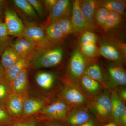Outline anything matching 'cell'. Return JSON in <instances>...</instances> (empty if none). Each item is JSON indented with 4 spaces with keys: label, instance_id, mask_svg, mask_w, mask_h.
<instances>
[{
    "label": "cell",
    "instance_id": "obj_1",
    "mask_svg": "<svg viewBox=\"0 0 126 126\" xmlns=\"http://www.w3.org/2000/svg\"><path fill=\"white\" fill-rule=\"evenodd\" d=\"M63 55L61 47L39 50L38 53H34L31 65L34 69L55 67L61 62Z\"/></svg>",
    "mask_w": 126,
    "mask_h": 126
},
{
    "label": "cell",
    "instance_id": "obj_2",
    "mask_svg": "<svg viewBox=\"0 0 126 126\" xmlns=\"http://www.w3.org/2000/svg\"><path fill=\"white\" fill-rule=\"evenodd\" d=\"M70 110V106L63 100L48 104L36 115L41 121L53 120L65 122Z\"/></svg>",
    "mask_w": 126,
    "mask_h": 126
},
{
    "label": "cell",
    "instance_id": "obj_3",
    "mask_svg": "<svg viewBox=\"0 0 126 126\" xmlns=\"http://www.w3.org/2000/svg\"><path fill=\"white\" fill-rule=\"evenodd\" d=\"M22 36L34 44L39 50L48 49L52 46L44 30L34 23H28L24 26Z\"/></svg>",
    "mask_w": 126,
    "mask_h": 126
},
{
    "label": "cell",
    "instance_id": "obj_4",
    "mask_svg": "<svg viewBox=\"0 0 126 126\" xmlns=\"http://www.w3.org/2000/svg\"><path fill=\"white\" fill-rule=\"evenodd\" d=\"M4 15L9 35L22 36L24 26L15 12L10 7L5 6Z\"/></svg>",
    "mask_w": 126,
    "mask_h": 126
},
{
    "label": "cell",
    "instance_id": "obj_5",
    "mask_svg": "<svg viewBox=\"0 0 126 126\" xmlns=\"http://www.w3.org/2000/svg\"><path fill=\"white\" fill-rule=\"evenodd\" d=\"M86 61L85 57L79 49L74 52L69 61V71L73 78L78 79L81 78L86 69Z\"/></svg>",
    "mask_w": 126,
    "mask_h": 126
},
{
    "label": "cell",
    "instance_id": "obj_6",
    "mask_svg": "<svg viewBox=\"0 0 126 126\" xmlns=\"http://www.w3.org/2000/svg\"><path fill=\"white\" fill-rule=\"evenodd\" d=\"M48 104L45 98L28 96L24 100L22 117L37 115Z\"/></svg>",
    "mask_w": 126,
    "mask_h": 126
},
{
    "label": "cell",
    "instance_id": "obj_7",
    "mask_svg": "<svg viewBox=\"0 0 126 126\" xmlns=\"http://www.w3.org/2000/svg\"><path fill=\"white\" fill-rule=\"evenodd\" d=\"M25 98L12 93L7 98L5 104V108L10 116L14 120L22 118Z\"/></svg>",
    "mask_w": 126,
    "mask_h": 126
},
{
    "label": "cell",
    "instance_id": "obj_8",
    "mask_svg": "<svg viewBox=\"0 0 126 126\" xmlns=\"http://www.w3.org/2000/svg\"><path fill=\"white\" fill-rule=\"evenodd\" d=\"M94 109L99 119L103 121L107 120L111 116L112 104L110 95L104 94L98 97L94 103Z\"/></svg>",
    "mask_w": 126,
    "mask_h": 126
},
{
    "label": "cell",
    "instance_id": "obj_9",
    "mask_svg": "<svg viewBox=\"0 0 126 126\" xmlns=\"http://www.w3.org/2000/svg\"><path fill=\"white\" fill-rule=\"evenodd\" d=\"M10 84L12 93L25 98L29 96V77L27 69L21 72Z\"/></svg>",
    "mask_w": 126,
    "mask_h": 126
},
{
    "label": "cell",
    "instance_id": "obj_10",
    "mask_svg": "<svg viewBox=\"0 0 126 126\" xmlns=\"http://www.w3.org/2000/svg\"><path fill=\"white\" fill-rule=\"evenodd\" d=\"M34 54L33 52L26 56H21L12 67L5 70L6 78L10 83L21 72L31 65Z\"/></svg>",
    "mask_w": 126,
    "mask_h": 126
},
{
    "label": "cell",
    "instance_id": "obj_11",
    "mask_svg": "<svg viewBox=\"0 0 126 126\" xmlns=\"http://www.w3.org/2000/svg\"><path fill=\"white\" fill-rule=\"evenodd\" d=\"M80 9L84 19L89 29L94 26V14L99 7L98 1L94 0H79Z\"/></svg>",
    "mask_w": 126,
    "mask_h": 126
},
{
    "label": "cell",
    "instance_id": "obj_12",
    "mask_svg": "<svg viewBox=\"0 0 126 126\" xmlns=\"http://www.w3.org/2000/svg\"><path fill=\"white\" fill-rule=\"evenodd\" d=\"M71 15V20L75 32H83L89 29L81 12L79 0H75L72 2Z\"/></svg>",
    "mask_w": 126,
    "mask_h": 126
},
{
    "label": "cell",
    "instance_id": "obj_13",
    "mask_svg": "<svg viewBox=\"0 0 126 126\" xmlns=\"http://www.w3.org/2000/svg\"><path fill=\"white\" fill-rule=\"evenodd\" d=\"M72 4L69 0H58L49 13L51 22L64 17H70Z\"/></svg>",
    "mask_w": 126,
    "mask_h": 126
},
{
    "label": "cell",
    "instance_id": "obj_14",
    "mask_svg": "<svg viewBox=\"0 0 126 126\" xmlns=\"http://www.w3.org/2000/svg\"><path fill=\"white\" fill-rule=\"evenodd\" d=\"M61 96L66 103L79 105L86 101V98L79 90L71 86H67L63 89Z\"/></svg>",
    "mask_w": 126,
    "mask_h": 126
},
{
    "label": "cell",
    "instance_id": "obj_15",
    "mask_svg": "<svg viewBox=\"0 0 126 126\" xmlns=\"http://www.w3.org/2000/svg\"><path fill=\"white\" fill-rule=\"evenodd\" d=\"M10 46L21 56L28 55L37 49L34 44L22 36L18 37V38L11 44Z\"/></svg>",
    "mask_w": 126,
    "mask_h": 126
},
{
    "label": "cell",
    "instance_id": "obj_16",
    "mask_svg": "<svg viewBox=\"0 0 126 126\" xmlns=\"http://www.w3.org/2000/svg\"><path fill=\"white\" fill-rule=\"evenodd\" d=\"M21 57L10 46L8 45L4 49L1 55L0 64L5 71L12 67Z\"/></svg>",
    "mask_w": 126,
    "mask_h": 126
},
{
    "label": "cell",
    "instance_id": "obj_17",
    "mask_svg": "<svg viewBox=\"0 0 126 126\" xmlns=\"http://www.w3.org/2000/svg\"><path fill=\"white\" fill-rule=\"evenodd\" d=\"M99 53L105 58L116 62L122 60V53L116 46L110 43L102 44L99 49Z\"/></svg>",
    "mask_w": 126,
    "mask_h": 126
},
{
    "label": "cell",
    "instance_id": "obj_18",
    "mask_svg": "<svg viewBox=\"0 0 126 126\" xmlns=\"http://www.w3.org/2000/svg\"><path fill=\"white\" fill-rule=\"evenodd\" d=\"M110 98L111 101L112 116L115 124L119 125L121 116L126 108V106L122 99L115 91H112Z\"/></svg>",
    "mask_w": 126,
    "mask_h": 126
},
{
    "label": "cell",
    "instance_id": "obj_19",
    "mask_svg": "<svg viewBox=\"0 0 126 126\" xmlns=\"http://www.w3.org/2000/svg\"><path fill=\"white\" fill-rule=\"evenodd\" d=\"M45 32L47 38L52 44L60 43L65 37L56 21H51L46 27Z\"/></svg>",
    "mask_w": 126,
    "mask_h": 126
},
{
    "label": "cell",
    "instance_id": "obj_20",
    "mask_svg": "<svg viewBox=\"0 0 126 126\" xmlns=\"http://www.w3.org/2000/svg\"><path fill=\"white\" fill-rule=\"evenodd\" d=\"M90 118L88 110L81 109L69 114L66 122L70 126H79L88 121L90 120Z\"/></svg>",
    "mask_w": 126,
    "mask_h": 126
},
{
    "label": "cell",
    "instance_id": "obj_21",
    "mask_svg": "<svg viewBox=\"0 0 126 126\" xmlns=\"http://www.w3.org/2000/svg\"><path fill=\"white\" fill-rule=\"evenodd\" d=\"M111 80L115 85L124 86L126 84V74L121 66L112 65L108 68Z\"/></svg>",
    "mask_w": 126,
    "mask_h": 126
},
{
    "label": "cell",
    "instance_id": "obj_22",
    "mask_svg": "<svg viewBox=\"0 0 126 126\" xmlns=\"http://www.w3.org/2000/svg\"><path fill=\"white\" fill-rule=\"evenodd\" d=\"M35 82L39 87L44 90H49L53 87L55 81L54 75L50 72H38L35 77Z\"/></svg>",
    "mask_w": 126,
    "mask_h": 126
},
{
    "label": "cell",
    "instance_id": "obj_23",
    "mask_svg": "<svg viewBox=\"0 0 126 126\" xmlns=\"http://www.w3.org/2000/svg\"><path fill=\"white\" fill-rule=\"evenodd\" d=\"M99 6L106 8L109 11L117 12L123 15L126 7V1L120 0H108L98 1Z\"/></svg>",
    "mask_w": 126,
    "mask_h": 126
},
{
    "label": "cell",
    "instance_id": "obj_24",
    "mask_svg": "<svg viewBox=\"0 0 126 126\" xmlns=\"http://www.w3.org/2000/svg\"><path fill=\"white\" fill-rule=\"evenodd\" d=\"M122 15L115 12L109 11L103 27L105 30L112 29L117 27L122 20Z\"/></svg>",
    "mask_w": 126,
    "mask_h": 126
},
{
    "label": "cell",
    "instance_id": "obj_25",
    "mask_svg": "<svg viewBox=\"0 0 126 126\" xmlns=\"http://www.w3.org/2000/svg\"><path fill=\"white\" fill-rule=\"evenodd\" d=\"M84 74L96 80L99 83L105 85V80L103 75L101 69L96 64L90 65L86 69Z\"/></svg>",
    "mask_w": 126,
    "mask_h": 126
},
{
    "label": "cell",
    "instance_id": "obj_26",
    "mask_svg": "<svg viewBox=\"0 0 126 126\" xmlns=\"http://www.w3.org/2000/svg\"><path fill=\"white\" fill-rule=\"evenodd\" d=\"M14 5L25 14L32 18L38 19L39 16L27 0H14Z\"/></svg>",
    "mask_w": 126,
    "mask_h": 126
},
{
    "label": "cell",
    "instance_id": "obj_27",
    "mask_svg": "<svg viewBox=\"0 0 126 126\" xmlns=\"http://www.w3.org/2000/svg\"><path fill=\"white\" fill-rule=\"evenodd\" d=\"M12 94L10 83L6 78L0 82V107L5 108V104Z\"/></svg>",
    "mask_w": 126,
    "mask_h": 126
},
{
    "label": "cell",
    "instance_id": "obj_28",
    "mask_svg": "<svg viewBox=\"0 0 126 126\" xmlns=\"http://www.w3.org/2000/svg\"><path fill=\"white\" fill-rule=\"evenodd\" d=\"M81 83L85 90L90 93H94L99 90L100 83L84 75L81 78Z\"/></svg>",
    "mask_w": 126,
    "mask_h": 126
},
{
    "label": "cell",
    "instance_id": "obj_29",
    "mask_svg": "<svg viewBox=\"0 0 126 126\" xmlns=\"http://www.w3.org/2000/svg\"><path fill=\"white\" fill-rule=\"evenodd\" d=\"M40 122L36 115H33L14 120L10 126H36Z\"/></svg>",
    "mask_w": 126,
    "mask_h": 126
},
{
    "label": "cell",
    "instance_id": "obj_30",
    "mask_svg": "<svg viewBox=\"0 0 126 126\" xmlns=\"http://www.w3.org/2000/svg\"><path fill=\"white\" fill-rule=\"evenodd\" d=\"M56 21L65 36L75 33L70 17H63Z\"/></svg>",
    "mask_w": 126,
    "mask_h": 126
},
{
    "label": "cell",
    "instance_id": "obj_31",
    "mask_svg": "<svg viewBox=\"0 0 126 126\" xmlns=\"http://www.w3.org/2000/svg\"><path fill=\"white\" fill-rule=\"evenodd\" d=\"M79 47V50L85 57L92 58L99 53V48L96 44H89Z\"/></svg>",
    "mask_w": 126,
    "mask_h": 126
},
{
    "label": "cell",
    "instance_id": "obj_32",
    "mask_svg": "<svg viewBox=\"0 0 126 126\" xmlns=\"http://www.w3.org/2000/svg\"><path fill=\"white\" fill-rule=\"evenodd\" d=\"M97 35L92 32L86 31L83 32L79 40V46H81L96 44L97 41Z\"/></svg>",
    "mask_w": 126,
    "mask_h": 126
},
{
    "label": "cell",
    "instance_id": "obj_33",
    "mask_svg": "<svg viewBox=\"0 0 126 126\" xmlns=\"http://www.w3.org/2000/svg\"><path fill=\"white\" fill-rule=\"evenodd\" d=\"M109 11L102 6L98 7L94 14V21L100 26L103 27Z\"/></svg>",
    "mask_w": 126,
    "mask_h": 126
},
{
    "label": "cell",
    "instance_id": "obj_34",
    "mask_svg": "<svg viewBox=\"0 0 126 126\" xmlns=\"http://www.w3.org/2000/svg\"><path fill=\"white\" fill-rule=\"evenodd\" d=\"M14 120L5 108L0 107V126H10Z\"/></svg>",
    "mask_w": 126,
    "mask_h": 126
},
{
    "label": "cell",
    "instance_id": "obj_35",
    "mask_svg": "<svg viewBox=\"0 0 126 126\" xmlns=\"http://www.w3.org/2000/svg\"><path fill=\"white\" fill-rule=\"evenodd\" d=\"M34 8L38 16L43 18L44 16V9L42 2L38 0H27Z\"/></svg>",
    "mask_w": 126,
    "mask_h": 126
},
{
    "label": "cell",
    "instance_id": "obj_36",
    "mask_svg": "<svg viewBox=\"0 0 126 126\" xmlns=\"http://www.w3.org/2000/svg\"><path fill=\"white\" fill-rule=\"evenodd\" d=\"M9 33L7 26L5 22L0 23V39L8 38Z\"/></svg>",
    "mask_w": 126,
    "mask_h": 126
},
{
    "label": "cell",
    "instance_id": "obj_37",
    "mask_svg": "<svg viewBox=\"0 0 126 126\" xmlns=\"http://www.w3.org/2000/svg\"><path fill=\"white\" fill-rule=\"evenodd\" d=\"M58 0H45L43 1L44 4L47 10L50 12L53 7L56 4Z\"/></svg>",
    "mask_w": 126,
    "mask_h": 126
},
{
    "label": "cell",
    "instance_id": "obj_38",
    "mask_svg": "<svg viewBox=\"0 0 126 126\" xmlns=\"http://www.w3.org/2000/svg\"><path fill=\"white\" fill-rule=\"evenodd\" d=\"M45 126H64L61 122L53 120H46L43 121Z\"/></svg>",
    "mask_w": 126,
    "mask_h": 126
},
{
    "label": "cell",
    "instance_id": "obj_39",
    "mask_svg": "<svg viewBox=\"0 0 126 126\" xmlns=\"http://www.w3.org/2000/svg\"><path fill=\"white\" fill-rule=\"evenodd\" d=\"M9 42L8 38L5 39H0V58L4 49L8 46Z\"/></svg>",
    "mask_w": 126,
    "mask_h": 126
},
{
    "label": "cell",
    "instance_id": "obj_40",
    "mask_svg": "<svg viewBox=\"0 0 126 126\" xmlns=\"http://www.w3.org/2000/svg\"><path fill=\"white\" fill-rule=\"evenodd\" d=\"M119 125L122 126H126V108H125L122 113L120 120Z\"/></svg>",
    "mask_w": 126,
    "mask_h": 126
},
{
    "label": "cell",
    "instance_id": "obj_41",
    "mask_svg": "<svg viewBox=\"0 0 126 126\" xmlns=\"http://www.w3.org/2000/svg\"><path fill=\"white\" fill-rule=\"evenodd\" d=\"M6 78L5 70L0 65V82Z\"/></svg>",
    "mask_w": 126,
    "mask_h": 126
},
{
    "label": "cell",
    "instance_id": "obj_42",
    "mask_svg": "<svg viewBox=\"0 0 126 126\" xmlns=\"http://www.w3.org/2000/svg\"><path fill=\"white\" fill-rule=\"evenodd\" d=\"M79 126H95L94 122L92 119Z\"/></svg>",
    "mask_w": 126,
    "mask_h": 126
},
{
    "label": "cell",
    "instance_id": "obj_43",
    "mask_svg": "<svg viewBox=\"0 0 126 126\" xmlns=\"http://www.w3.org/2000/svg\"><path fill=\"white\" fill-rule=\"evenodd\" d=\"M120 97L121 99H123L124 101L126 100V90H122L120 92Z\"/></svg>",
    "mask_w": 126,
    "mask_h": 126
},
{
    "label": "cell",
    "instance_id": "obj_44",
    "mask_svg": "<svg viewBox=\"0 0 126 126\" xmlns=\"http://www.w3.org/2000/svg\"><path fill=\"white\" fill-rule=\"evenodd\" d=\"M4 1L0 0V18L1 14L2 11V9L4 8Z\"/></svg>",
    "mask_w": 126,
    "mask_h": 126
},
{
    "label": "cell",
    "instance_id": "obj_45",
    "mask_svg": "<svg viewBox=\"0 0 126 126\" xmlns=\"http://www.w3.org/2000/svg\"><path fill=\"white\" fill-rule=\"evenodd\" d=\"M103 126H117L115 123H110L105 124Z\"/></svg>",
    "mask_w": 126,
    "mask_h": 126
},
{
    "label": "cell",
    "instance_id": "obj_46",
    "mask_svg": "<svg viewBox=\"0 0 126 126\" xmlns=\"http://www.w3.org/2000/svg\"><path fill=\"white\" fill-rule=\"evenodd\" d=\"M36 126H45L43 121L40 122Z\"/></svg>",
    "mask_w": 126,
    "mask_h": 126
},
{
    "label": "cell",
    "instance_id": "obj_47",
    "mask_svg": "<svg viewBox=\"0 0 126 126\" xmlns=\"http://www.w3.org/2000/svg\"><path fill=\"white\" fill-rule=\"evenodd\" d=\"M1 22H2V20H1V18H0V23H1Z\"/></svg>",
    "mask_w": 126,
    "mask_h": 126
}]
</instances>
